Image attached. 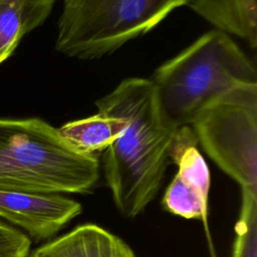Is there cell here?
Instances as JSON below:
<instances>
[{"label":"cell","instance_id":"obj_1","mask_svg":"<svg viewBox=\"0 0 257 257\" xmlns=\"http://www.w3.org/2000/svg\"><path fill=\"white\" fill-rule=\"evenodd\" d=\"M95 105L98 112L124 122L120 135L104 150L102 169L117 211L136 218L162 187L176 130L164 122L150 79L125 78Z\"/></svg>","mask_w":257,"mask_h":257},{"label":"cell","instance_id":"obj_2","mask_svg":"<svg viewBox=\"0 0 257 257\" xmlns=\"http://www.w3.org/2000/svg\"><path fill=\"white\" fill-rule=\"evenodd\" d=\"M150 80L164 122L177 130L191 125L226 92L256 84L257 73L230 35L213 29L158 67Z\"/></svg>","mask_w":257,"mask_h":257},{"label":"cell","instance_id":"obj_3","mask_svg":"<svg viewBox=\"0 0 257 257\" xmlns=\"http://www.w3.org/2000/svg\"><path fill=\"white\" fill-rule=\"evenodd\" d=\"M99 178L97 155L74 149L38 117L0 118V189L88 194Z\"/></svg>","mask_w":257,"mask_h":257},{"label":"cell","instance_id":"obj_4","mask_svg":"<svg viewBox=\"0 0 257 257\" xmlns=\"http://www.w3.org/2000/svg\"><path fill=\"white\" fill-rule=\"evenodd\" d=\"M188 0H63L55 48L77 59L114 52L161 23Z\"/></svg>","mask_w":257,"mask_h":257},{"label":"cell","instance_id":"obj_5","mask_svg":"<svg viewBox=\"0 0 257 257\" xmlns=\"http://www.w3.org/2000/svg\"><path fill=\"white\" fill-rule=\"evenodd\" d=\"M190 126L211 160L241 189L257 194V83L218 97Z\"/></svg>","mask_w":257,"mask_h":257},{"label":"cell","instance_id":"obj_6","mask_svg":"<svg viewBox=\"0 0 257 257\" xmlns=\"http://www.w3.org/2000/svg\"><path fill=\"white\" fill-rule=\"evenodd\" d=\"M170 159L178 166V172L166 189L163 207L174 215L202 220L206 224L211 177L190 125L175 131Z\"/></svg>","mask_w":257,"mask_h":257},{"label":"cell","instance_id":"obj_7","mask_svg":"<svg viewBox=\"0 0 257 257\" xmlns=\"http://www.w3.org/2000/svg\"><path fill=\"white\" fill-rule=\"evenodd\" d=\"M81 212V204L63 194L0 189V219L36 241L51 238Z\"/></svg>","mask_w":257,"mask_h":257},{"label":"cell","instance_id":"obj_8","mask_svg":"<svg viewBox=\"0 0 257 257\" xmlns=\"http://www.w3.org/2000/svg\"><path fill=\"white\" fill-rule=\"evenodd\" d=\"M28 257H137L120 237L92 223L78 225L69 232L39 246Z\"/></svg>","mask_w":257,"mask_h":257},{"label":"cell","instance_id":"obj_9","mask_svg":"<svg viewBox=\"0 0 257 257\" xmlns=\"http://www.w3.org/2000/svg\"><path fill=\"white\" fill-rule=\"evenodd\" d=\"M194 12L215 29L238 36L252 48L257 45V0H188Z\"/></svg>","mask_w":257,"mask_h":257},{"label":"cell","instance_id":"obj_10","mask_svg":"<svg viewBox=\"0 0 257 257\" xmlns=\"http://www.w3.org/2000/svg\"><path fill=\"white\" fill-rule=\"evenodd\" d=\"M54 0H0V63L49 16Z\"/></svg>","mask_w":257,"mask_h":257},{"label":"cell","instance_id":"obj_11","mask_svg":"<svg viewBox=\"0 0 257 257\" xmlns=\"http://www.w3.org/2000/svg\"><path fill=\"white\" fill-rule=\"evenodd\" d=\"M123 126L124 122L121 118L97 112L82 119L66 122L58 130L77 151L98 155L120 135Z\"/></svg>","mask_w":257,"mask_h":257},{"label":"cell","instance_id":"obj_12","mask_svg":"<svg viewBox=\"0 0 257 257\" xmlns=\"http://www.w3.org/2000/svg\"><path fill=\"white\" fill-rule=\"evenodd\" d=\"M241 193L231 257H257V194L246 189Z\"/></svg>","mask_w":257,"mask_h":257},{"label":"cell","instance_id":"obj_13","mask_svg":"<svg viewBox=\"0 0 257 257\" xmlns=\"http://www.w3.org/2000/svg\"><path fill=\"white\" fill-rule=\"evenodd\" d=\"M30 238L0 219V257H28Z\"/></svg>","mask_w":257,"mask_h":257}]
</instances>
